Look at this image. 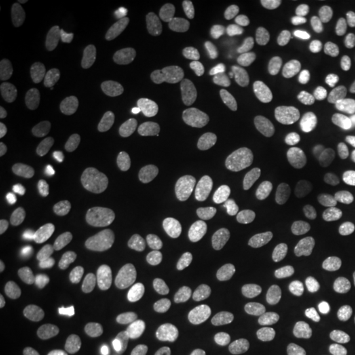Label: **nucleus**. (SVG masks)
Here are the masks:
<instances>
[{"label": "nucleus", "instance_id": "28", "mask_svg": "<svg viewBox=\"0 0 355 355\" xmlns=\"http://www.w3.org/2000/svg\"><path fill=\"white\" fill-rule=\"evenodd\" d=\"M255 26V20L249 15H240L229 24V31L234 37H245L249 36Z\"/></svg>", "mask_w": 355, "mask_h": 355}, {"label": "nucleus", "instance_id": "12", "mask_svg": "<svg viewBox=\"0 0 355 355\" xmlns=\"http://www.w3.org/2000/svg\"><path fill=\"white\" fill-rule=\"evenodd\" d=\"M51 35V24L40 7H28L23 16V36L26 51L31 54L41 53L48 46Z\"/></svg>", "mask_w": 355, "mask_h": 355}, {"label": "nucleus", "instance_id": "16", "mask_svg": "<svg viewBox=\"0 0 355 355\" xmlns=\"http://www.w3.org/2000/svg\"><path fill=\"white\" fill-rule=\"evenodd\" d=\"M229 243V229L223 223L212 224L207 233L204 234L203 240L199 243L195 258L200 265L214 263L227 250Z\"/></svg>", "mask_w": 355, "mask_h": 355}, {"label": "nucleus", "instance_id": "11", "mask_svg": "<svg viewBox=\"0 0 355 355\" xmlns=\"http://www.w3.org/2000/svg\"><path fill=\"white\" fill-rule=\"evenodd\" d=\"M275 263L284 272L316 271L320 265V253L312 245L291 243L280 250Z\"/></svg>", "mask_w": 355, "mask_h": 355}, {"label": "nucleus", "instance_id": "29", "mask_svg": "<svg viewBox=\"0 0 355 355\" xmlns=\"http://www.w3.org/2000/svg\"><path fill=\"white\" fill-rule=\"evenodd\" d=\"M337 53L340 55V58L345 61V62H349V64H355V36H347V37L343 40V42L338 45L337 48Z\"/></svg>", "mask_w": 355, "mask_h": 355}, {"label": "nucleus", "instance_id": "20", "mask_svg": "<svg viewBox=\"0 0 355 355\" xmlns=\"http://www.w3.org/2000/svg\"><path fill=\"white\" fill-rule=\"evenodd\" d=\"M350 28V13L343 7H333L322 15L318 23V33L327 42L340 45Z\"/></svg>", "mask_w": 355, "mask_h": 355}, {"label": "nucleus", "instance_id": "13", "mask_svg": "<svg viewBox=\"0 0 355 355\" xmlns=\"http://www.w3.org/2000/svg\"><path fill=\"white\" fill-rule=\"evenodd\" d=\"M80 203V187L76 178L58 179L51 191V205L54 215L70 220L76 215Z\"/></svg>", "mask_w": 355, "mask_h": 355}, {"label": "nucleus", "instance_id": "7", "mask_svg": "<svg viewBox=\"0 0 355 355\" xmlns=\"http://www.w3.org/2000/svg\"><path fill=\"white\" fill-rule=\"evenodd\" d=\"M202 175L212 190L220 193H232L248 184V175L241 167L230 162L216 161L204 166Z\"/></svg>", "mask_w": 355, "mask_h": 355}, {"label": "nucleus", "instance_id": "2", "mask_svg": "<svg viewBox=\"0 0 355 355\" xmlns=\"http://www.w3.org/2000/svg\"><path fill=\"white\" fill-rule=\"evenodd\" d=\"M271 112V101L263 95H254L233 103L227 111V120L237 129H257L266 123Z\"/></svg>", "mask_w": 355, "mask_h": 355}, {"label": "nucleus", "instance_id": "22", "mask_svg": "<svg viewBox=\"0 0 355 355\" xmlns=\"http://www.w3.org/2000/svg\"><path fill=\"white\" fill-rule=\"evenodd\" d=\"M108 278L103 274H96L85 280L76 290L73 297V306L78 312L86 313L101 300L103 293L108 287Z\"/></svg>", "mask_w": 355, "mask_h": 355}, {"label": "nucleus", "instance_id": "9", "mask_svg": "<svg viewBox=\"0 0 355 355\" xmlns=\"http://www.w3.org/2000/svg\"><path fill=\"white\" fill-rule=\"evenodd\" d=\"M1 189L7 199L15 205H26L35 193V179L21 166L6 165L0 173Z\"/></svg>", "mask_w": 355, "mask_h": 355}, {"label": "nucleus", "instance_id": "21", "mask_svg": "<svg viewBox=\"0 0 355 355\" xmlns=\"http://www.w3.org/2000/svg\"><path fill=\"white\" fill-rule=\"evenodd\" d=\"M120 142L114 137H104L94 144L87 168L94 175H104L120 157Z\"/></svg>", "mask_w": 355, "mask_h": 355}, {"label": "nucleus", "instance_id": "14", "mask_svg": "<svg viewBox=\"0 0 355 355\" xmlns=\"http://www.w3.org/2000/svg\"><path fill=\"white\" fill-rule=\"evenodd\" d=\"M92 146L89 129L83 125H69L61 136L62 155L66 164L71 167L83 164Z\"/></svg>", "mask_w": 355, "mask_h": 355}, {"label": "nucleus", "instance_id": "17", "mask_svg": "<svg viewBox=\"0 0 355 355\" xmlns=\"http://www.w3.org/2000/svg\"><path fill=\"white\" fill-rule=\"evenodd\" d=\"M275 250V242L270 237H259L248 245L239 257V267L243 274L254 275L270 263Z\"/></svg>", "mask_w": 355, "mask_h": 355}, {"label": "nucleus", "instance_id": "6", "mask_svg": "<svg viewBox=\"0 0 355 355\" xmlns=\"http://www.w3.org/2000/svg\"><path fill=\"white\" fill-rule=\"evenodd\" d=\"M121 76V58L117 51H108L95 66L91 94L96 102L108 101L114 95L117 82Z\"/></svg>", "mask_w": 355, "mask_h": 355}, {"label": "nucleus", "instance_id": "23", "mask_svg": "<svg viewBox=\"0 0 355 355\" xmlns=\"http://www.w3.org/2000/svg\"><path fill=\"white\" fill-rule=\"evenodd\" d=\"M233 325L237 336L243 343H254L259 338L262 322L258 309L250 303H242L233 318Z\"/></svg>", "mask_w": 355, "mask_h": 355}, {"label": "nucleus", "instance_id": "15", "mask_svg": "<svg viewBox=\"0 0 355 355\" xmlns=\"http://www.w3.org/2000/svg\"><path fill=\"white\" fill-rule=\"evenodd\" d=\"M24 341L32 350L48 355H64L70 346L64 333L45 327H33L26 330Z\"/></svg>", "mask_w": 355, "mask_h": 355}, {"label": "nucleus", "instance_id": "25", "mask_svg": "<svg viewBox=\"0 0 355 355\" xmlns=\"http://www.w3.org/2000/svg\"><path fill=\"white\" fill-rule=\"evenodd\" d=\"M161 284V272L155 267H148L142 270L137 279L130 287L129 296L136 304H146L150 302L158 291Z\"/></svg>", "mask_w": 355, "mask_h": 355}, {"label": "nucleus", "instance_id": "1", "mask_svg": "<svg viewBox=\"0 0 355 355\" xmlns=\"http://www.w3.org/2000/svg\"><path fill=\"white\" fill-rule=\"evenodd\" d=\"M302 158L315 168L329 164L340 167L355 166V132H338L324 140L309 141L302 149Z\"/></svg>", "mask_w": 355, "mask_h": 355}, {"label": "nucleus", "instance_id": "3", "mask_svg": "<svg viewBox=\"0 0 355 355\" xmlns=\"http://www.w3.org/2000/svg\"><path fill=\"white\" fill-rule=\"evenodd\" d=\"M275 214L293 234H305L315 228L316 209L309 203L293 196H282L274 204Z\"/></svg>", "mask_w": 355, "mask_h": 355}, {"label": "nucleus", "instance_id": "19", "mask_svg": "<svg viewBox=\"0 0 355 355\" xmlns=\"http://www.w3.org/2000/svg\"><path fill=\"white\" fill-rule=\"evenodd\" d=\"M102 258V246L98 242H85L66 254L64 263L66 270L76 275L89 274L99 265Z\"/></svg>", "mask_w": 355, "mask_h": 355}, {"label": "nucleus", "instance_id": "18", "mask_svg": "<svg viewBox=\"0 0 355 355\" xmlns=\"http://www.w3.org/2000/svg\"><path fill=\"white\" fill-rule=\"evenodd\" d=\"M26 137L21 123L8 117L0 124V158L4 162L17 159L26 149Z\"/></svg>", "mask_w": 355, "mask_h": 355}, {"label": "nucleus", "instance_id": "5", "mask_svg": "<svg viewBox=\"0 0 355 355\" xmlns=\"http://www.w3.org/2000/svg\"><path fill=\"white\" fill-rule=\"evenodd\" d=\"M259 44V38L255 35H249L239 38L228 49L216 60L211 70V76L216 82L228 79L241 69L249 61Z\"/></svg>", "mask_w": 355, "mask_h": 355}, {"label": "nucleus", "instance_id": "24", "mask_svg": "<svg viewBox=\"0 0 355 355\" xmlns=\"http://www.w3.org/2000/svg\"><path fill=\"white\" fill-rule=\"evenodd\" d=\"M318 346L316 336L309 330H293L282 337L278 355H311Z\"/></svg>", "mask_w": 355, "mask_h": 355}, {"label": "nucleus", "instance_id": "35", "mask_svg": "<svg viewBox=\"0 0 355 355\" xmlns=\"http://www.w3.org/2000/svg\"><path fill=\"white\" fill-rule=\"evenodd\" d=\"M280 223H282V220H280L279 216L277 215V214L275 215L265 216V218H263V225L266 228H277Z\"/></svg>", "mask_w": 355, "mask_h": 355}, {"label": "nucleus", "instance_id": "10", "mask_svg": "<svg viewBox=\"0 0 355 355\" xmlns=\"http://www.w3.org/2000/svg\"><path fill=\"white\" fill-rule=\"evenodd\" d=\"M192 96L187 89H178L167 101L162 130L166 137H178L190 125Z\"/></svg>", "mask_w": 355, "mask_h": 355}, {"label": "nucleus", "instance_id": "34", "mask_svg": "<svg viewBox=\"0 0 355 355\" xmlns=\"http://www.w3.org/2000/svg\"><path fill=\"white\" fill-rule=\"evenodd\" d=\"M13 230H15V225L12 220L6 214H0V236L8 237L12 234Z\"/></svg>", "mask_w": 355, "mask_h": 355}, {"label": "nucleus", "instance_id": "8", "mask_svg": "<svg viewBox=\"0 0 355 355\" xmlns=\"http://www.w3.org/2000/svg\"><path fill=\"white\" fill-rule=\"evenodd\" d=\"M157 200L150 192H140L128 198L120 208L121 223L132 230L150 227L157 215Z\"/></svg>", "mask_w": 355, "mask_h": 355}, {"label": "nucleus", "instance_id": "36", "mask_svg": "<svg viewBox=\"0 0 355 355\" xmlns=\"http://www.w3.org/2000/svg\"><path fill=\"white\" fill-rule=\"evenodd\" d=\"M36 4L41 7H51L53 4H55V0H37Z\"/></svg>", "mask_w": 355, "mask_h": 355}, {"label": "nucleus", "instance_id": "31", "mask_svg": "<svg viewBox=\"0 0 355 355\" xmlns=\"http://www.w3.org/2000/svg\"><path fill=\"white\" fill-rule=\"evenodd\" d=\"M13 265H15V257L12 252L6 245H1L0 246V275L1 277L7 275L11 271Z\"/></svg>", "mask_w": 355, "mask_h": 355}, {"label": "nucleus", "instance_id": "32", "mask_svg": "<svg viewBox=\"0 0 355 355\" xmlns=\"http://www.w3.org/2000/svg\"><path fill=\"white\" fill-rule=\"evenodd\" d=\"M91 347L98 352V353H103V352H107L111 346V343L108 341L107 336L104 334V331L102 330H95L91 336V341H89Z\"/></svg>", "mask_w": 355, "mask_h": 355}, {"label": "nucleus", "instance_id": "26", "mask_svg": "<svg viewBox=\"0 0 355 355\" xmlns=\"http://www.w3.org/2000/svg\"><path fill=\"white\" fill-rule=\"evenodd\" d=\"M162 355H215L214 352L187 334H178L166 343Z\"/></svg>", "mask_w": 355, "mask_h": 355}, {"label": "nucleus", "instance_id": "4", "mask_svg": "<svg viewBox=\"0 0 355 355\" xmlns=\"http://www.w3.org/2000/svg\"><path fill=\"white\" fill-rule=\"evenodd\" d=\"M292 45L295 61L302 70L313 73L322 69L325 62L324 48L318 35L309 26L303 24L293 29Z\"/></svg>", "mask_w": 355, "mask_h": 355}, {"label": "nucleus", "instance_id": "33", "mask_svg": "<svg viewBox=\"0 0 355 355\" xmlns=\"http://www.w3.org/2000/svg\"><path fill=\"white\" fill-rule=\"evenodd\" d=\"M15 302V295L11 291L10 287H7L6 284L0 286V313H4L6 311H8L13 305Z\"/></svg>", "mask_w": 355, "mask_h": 355}, {"label": "nucleus", "instance_id": "30", "mask_svg": "<svg viewBox=\"0 0 355 355\" xmlns=\"http://www.w3.org/2000/svg\"><path fill=\"white\" fill-rule=\"evenodd\" d=\"M107 315L114 320L116 324L119 325H124L128 320V309L123 303H110L105 306Z\"/></svg>", "mask_w": 355, "mask_h": 355}, {"label": "nucleus", "instance_id": "27", "mask_svg": "<svg viewBox=\"0 0 355 355\" xmlns=\"http://www.w3.org/2000/svg\"><path fill=\"white\" fill-rule=\"evenodd\" d=\"M148 76L146 66H135L128 61L127 58H121V78L128 86H142Z\"/></svg>", "mask_w": 355, "mask_h": 355}]
</instances>
